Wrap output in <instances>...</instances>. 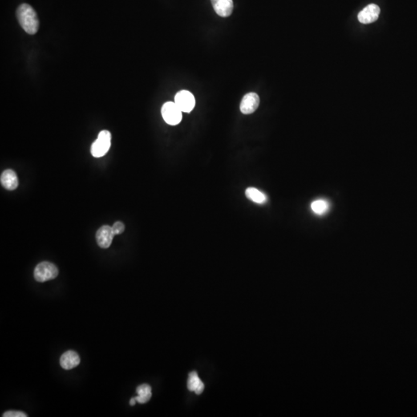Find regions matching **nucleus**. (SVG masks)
<instances>
[{
    "label": "nucleus",
    "instance_id": "nucleus-13",
    "mask_svg": "<svg viewBox=\"0 0 417 417\" xmlns=\"http://www.w3.org/2000/svg\"><path fill=\"white\" fill-rule=\"evenodd\" d=\"M136 392L138 396L135 397V399L141 404H144L151 399V388L148 384H142L137 388Z\"/></svg>",
    "mask_w": 417,
    "mask_h": 417
},
{
    "label": "nucleus",
    "instance_id": "nucleus-16",
    "mask_svg": "<svg viewBox=\"0 0 417 417\" xmlns=\"http://www.w3.org/2000/svg\"><path fill=\"white\" fill-rule=\"evenodd\" d=\"M112 228L113 233L115 235L122 234L125 231V225L122 222L118 221L114 224V225L111 227Z\"/></svg>",
    "mask_w": 417,
    "mask_h": 417
},
{
    "label": "nucleus",
    "instance_id": "nucleus-9",
    "mask_svg": "<svg viewBox=\"0 0 417 417\" xmlns=\"http://www.w3.org/2000/svg\"><path fill=\"white\" fill-rule=\"evenodd\" d=\"M211 2L215 12L220 17H228L233 13V0H211Z\"/></svg>",
    "mask_w": 417,
    "mask_h": 417
},
{
    "label": "nucleus",
    "instance_id": "nucleus-6",
    "mask_svg": "<svg viewBox=\"0 0 417 417\" xmlns=\"http://www.w3.org/2000/svg\"><path fill=\"white\" fill-rule=\"evenodd\" d=\"M260 104V98L256 93H249L243 98L240 103V111L244 115H250L256 111Z\"/></svg>",
    "mask_w": 417,
    "mask_h": 417
},
{
    "label": "nucleus",
    "instance_id": "nucleus-8",
    "mask_svg": "<svg viewBox=\"0 0 417 417\" xmlns=\"http://www.w3.org/2000/svg\"><path fill=\"white\" fill-rule=\"evenodd\" d=\"M115 235L113 233L112 228L109 226H103L97 231L96 240L101 248H108L111 246L113 238Z\"/></svg>",
    "mask_w": 417,
    "mask_h": 417
},
{
    "label": "nucleus",
    "instance_id": "nucleus-1",
    "mask_svg": "<svg viewBox=\"0 0 417 417\" xmlns=\"http://www.w3.org/2000/svg\"><path fill=\"white\" fill-rule=\"evenodd\" d=\"M17 17L21 27L30 35L37 34L39 30V19L34 8L29 4L22 3L17 9Z\"/></svg>",
    "mask_w": 417,
    "mask_h": 417
},
{
    "label": "nucleus",
    "instance_id": "nucleus-11",
    "mask_svg": "<svg viewBox=\"0 0 417 417\" xmlns=\"http://www.w3.org/2000/svg\"><path fill=\"white\" fill-rule=\"evenodd\" d=\"M1 184L7 190H14L18 187V179L16 172L13 170H5L0 177Z\"/></svg>",
    "mask_w": 417,
    "mask_h": 417
},
{
    "label": "nucleus",
    "instance_id": "nucleus-18",
    "mask_svg": "<svg viewBox=\"0 0 417 417\" xmlns=\"http://www.w3.org/2000/svg\"><path fill=\"white\" fill-rule=\"evenodd\" d=\"M135 402H137L136 399H135V397L133 398H131V400H130V405L131 406H134L135 404Z\"/></svg>",
    "mask_w": 417,
    "mask_h": 417
},
{
    "label": "nucleus",
    "instance_id": "nucleus-2",
    "mask_svg": "<svg viewBox=\"0 0 417 417\" xmlns=\"http://www.w3.org/2000/svg\"><path fill=\"white\" fill-rule=\"evenodd\" d=\"M111 132L107 130L101 131L98 139L91 146V155L95 158H101L105 155L111 147Z\"/></svg>",
    "mask_w": 417,
    "mask_h": 417
},
{
    "label": "nucleus",
    "instance_id": "nucleus-12",
    "mask_svg": "<svg viewBox=\"0 0 417 417\" xmlns=\"http://www.w3.org/2000/svg\"><path fill=\"white\" fill-rule=\"evenodd\" d=\"M187 387H188L189 391L194 392L197 395L201 394L204 390V384L202 382L196 372H192V373H189L188 382H187Z\"/></svg>",
    "mask_w": 417,
    "mask_h": 417
},
{
    "label": "nucleus",
    "instance_id": "nucleus-7",
    "mask_svg": "<svg viewBox=\"0 0 417 417\" xmlns=\"http://www.w3.org/2000/svg\"><path fill=\"white\" fill-rule=\"evenodd\" d=\"M379 13L380 8L376 4H369L358 13V21L363 24H369L378 20Z\"/></svg>",
    "mask_w": 417,
    "mask_h": 417
},
{
    "label": "nucleus",
    "instance_id": "nucleus-15",
    "mask_svg": "<svg viewBox=\"0 0 417 417\" xmlns=\"http://www.w3.org/2000/svg\"><path fill=\"white\" fill-rule=\"evenodd\" d=\"M312 211L316 214L322 215L328 210L329 208V203L323 200H316L313 202L311 205Z\"/></svg>",
    "mask_w": 417,
    "mask_h": 417
},
{
    "label": "nucleus",
    "instance_id": "nucleus-3",
    "mask_svg": "<svg viewBox=\"0 0 417 417\" xmlns=\"http://www.w3.org/2000/svg\"><path fill=\"white\" fill-rule=\"evenodd\" d=\"M58 273H59V271L54 264L44 261V262L40 263L36 267L34 275L36 281L42 283L55 279L58 277Z\"/></svg>",
    "mask_w": 417,
    "mask_h": 417
},
{
    "label": "nucleus",
    "instance_id": "nucleus-5",
    "mask_svg": "<svg viewBox=\"0 0 417 417\" xmlns=\"http://www.w3.org/2000/svg\"><path fill=\"white\" fill-rule=\"evenodd\" d=\"M175 103L183 112L189 113L196 105V100L192 93L183 90L175 94Z\"/></svg>",
    "mask_w": 417,
    "mask_h": 417
},
{
    "label": "nucleus",
    "instance_id": "nucleus-14",
    "mask_svg": "<svg viewBox=\"0 0 417 417\" xmlns=\"http://www.w3.org/2000/svg\"><path fill=\"white\" fill-rule=\"evenodd\" d=\"M246 196L253 203H257V204H263L267 201V196L264 192H260L257 188H253V187H250V188L246 189Z\"/></svg>",
    "mask_w": 417,
    "mask_h": 417
},
{
    "label": "nucleus",
    "instance_id": "nucleus-17",
    "mask_svg": "<svg viewBox=\"0 0 417 417\" xmlns=\"http://www.w3.org/2000/svg\"><path fill=\"white\" fill-rule=\"evenodd\" d=\"M3 417H27V415L21 411H8L2 414Z\"/></svg>",
    "mask_w": 417,
    "mask_h": 417
},
{
    "label": "nucleus",
    "instance_id": "nucleus-10",
    "mask_svg": "<svg viewBox=\"0 0 417 417\" xmlns=\"http://www.w3.org/2000/svg\"><path fill=\"white\" fill-rule=\"evenodd\" d=\"M81 362L79 355L78 353H75L74 351H67L66 353H63L61 357L60 363H61V367L66 370H70V369H74L77 367Z\"/></svg>",
    "mask_w": 417,
    "mask_h": 417
},
{
    "label": "nucleus",
    "instance_id": "nucleus-4",
    "mask_svg": "<svg viewBox=\"0 0 417 417\" xmlns=\"http://www.w3.org/2000/svg\"><path fill=\"white\" fill-rule=\"evenodd\" d=\"M161 112L165 122L170 125H177L181 122L183 118V111L175 102H168L165 103Z\"/></svg>",
    "mask_w": 417,
    "mask_h": 417
}]
</instances>
